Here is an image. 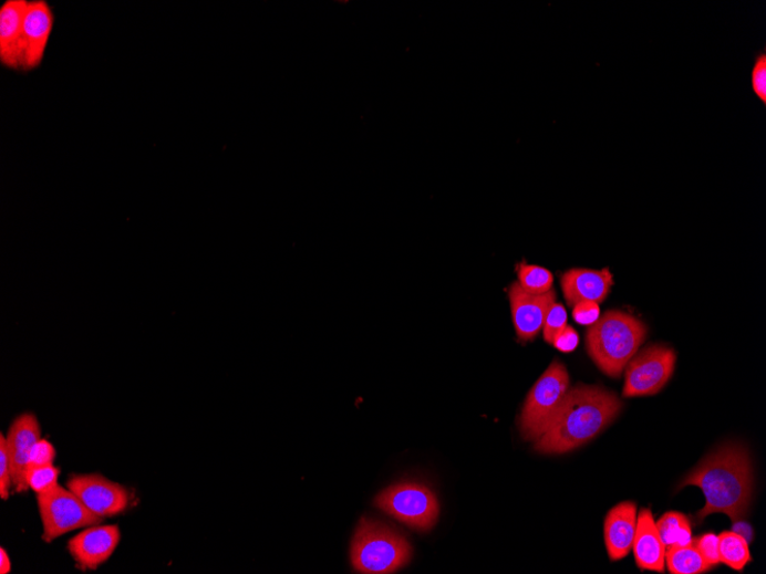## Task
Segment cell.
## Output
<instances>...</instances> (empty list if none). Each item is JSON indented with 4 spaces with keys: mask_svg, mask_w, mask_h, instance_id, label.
Returning <instances> with one entry per match:
<instances>
[{
    "mask_svg": "<svg viewBox=\"0 0 766 574\" xmlns=\"http://www.w3.org/2000/svg\"><path fill=\"white\" fill-rule=\"evenodd\" d=\"M753 469L748 451L742 445H726L690 472L679 490L696 487L704 492L706 504L695 519L704 522L722 513L732 522L743 520L753 497Z\"/></svg>",
    "mask_w": 766,
    "mask_h": 574,
    "instance_id": "1",
    "label": "cell"
},
{
    "mask_svg": "<svg viewBox=\"0 0 766 574\" xmlns=\"http://www.w3.org/2000/svg\"><path fill=\"white\" fill-rule=\"evenodd\" d=\"M622 406L617 395L598 387L569 389L549 428L535 440V450L563 455L581 448L615 420Z\"/></svg>",
    "mask_w": 766,
    "mask_h": 574,
    "instance_id": "2",
    "label": "cell"
},
{
    "mask_svg": "<svg viewBox=\"0 0 766 574\" xmlns=\"http://www.w3.org/2000/svg\"><path fill=\"white\" fill-rule=\"evenodd\" d=\"M646 334L640 319L622 311H608L587 333L588 354L605 375L620 377Z\"/></svg>",
    "mask_w": 766,
    "mask_h": 574,
    "instance_id": "3",
    "label": "cell"
},
{
    "mask_svg": "<svg viewBox=\"0 0 766 574\" xmlns=\"http://www.w3.org/2000/svg\"><path fill=\"white\" fill-rule=\"evenodd\" d=\"M350 557L360 573L390 574L410 562L412 547L403 535L389 525L363 519L351 542Z\"/></svg>",
    "mask_w": 766,
    "mask_h": 574,
    "instance_id": "4",
    "label": "cell"
},
{
    "mask_svg": "<svg viewBox=\"0 0 766 574\" xmlns=\"http://www.w3.org/2000/svg\"><path fill=\"white\" fill-rule=\"evenodd\" d=\"M569 392L567 368L555 362L536 382L521 413V434L536 440L549 428Z\"/></svg>",
    "mask_w": 766,
    "mask_h": 574,
    "instance_id": "5",
    "label": "cell"
},
{
    "mask_svg": "<svg viewBox=\"0 0 766 574\" xmlns=\"http://www.w3.org/2000/svg\"><path fill=\"white\" fill-rule=\"evenodd\" d=\"M375 505L408 528L431 530L438 518V501L431 489L417 483H401L382 491Z\"/></svg>",
    "mask_w": 766,
    "mask_h": 574,
    "instance_id": "6",
    "label": "cell"
},
{
    "mask_svg": "<svg viewBox=\"0 0 766 574\" xmlns=\"http://www.w3.org/2000/svg\"><path fill=\"white\" fill-rule=\"evenodd\" d=\"M38 503L43 524V540L50 542L79 529L99 525L104 519L94 515L69 488L55 487L39 494Z\"/></svg>",
    "mask_w": 766,
    "mask_h": 574,
    "instance_id": "7",
    "label": "cell"
},
{
    "mask_svg": "<svg viewBox=\"0 0 766 574\" xmlns=\"http://www.w3.org/2000/svg\"><path fill=\"white\" fill-rule=\"evenodd\" d=\"M676 365L673 348L652 345L635 355L625 367L624 398L653 396L660 393Z\"/></svg>",
    "mask_w": 766,
    "mask_h": 574,
    "instance_id": "8",
    "label": "cell"
},
{
    "mask_svg": "<svg viewBox=\"0 0 766 574\" xmlns=\"http://www.w3.org/2000/svg\"><path fill=\"white\" fill-rule=\"evenodd\" d=\"M68 488L94 515L104 520L124 513L131 502L130 491L99 473L74 474Z\"/></svg>",
    "mask_w": 766,
    "mask_h": 574,
    "instance_id": "9",
    "label": "cell"
},
{
    "mask_svg": "<svg viewBox=\"0 0 766 574\" xmlns=\"http://www.w3.org/2000/svg\"><path fill=\"white\" fill-rule=\"evenodd\" d=\"M54 28V13L46 0H31L23 23L21 72L42 66Z\"/></svg>",
    "mask_w": 766,
    "mask_h": 574,
    "instance_id": "10",
    "label": "cell"
},
{
    "mask_svg": "<svg viewBox=\"0 0 766 574\" xmlns=\"http://www.w3.org/2000/svg\"><path fill=\"white\" fill-rule=\"evenodd\" d=\"M121 541L117 525H93L69 541V552L84 570H97L106 563Z\"/></svg>",
    "mask_w": 766,
    "mask_h": 574,
    "instance_id": "11",
    "label": "cell"
},
{
    "mask_svg": "<svg viewBox=\"0 0 766 574\" xmlns=\"http://www.w3.org/2000/svg\"><path fill=\"white\" fill-rule=\"evenodd\" d=\"M42 438L41 425L34 413H23L12 422L8 437V451L12 466L13 489L27 492L25 471L34 445Z\"/></svg>",
    "mask_w": 766,
    "mask_h": 574,
    "instance_id": "12",
    "label": "cell"
},
{
    "mask_svg": "<svg viewBox=\"0 0 766 574\" xmlns=\"http://www.w3.org/2000/svg\"><path fill=\"white\" fill-rule=\"evenodd\" d=\"M510 311L518 337L521 341L534 340L545 325L546 316L556 303V292L532 295L522 290L519 282L509 289Z\"/></svg>",
    "mask_w": 766,
    "mask_h": 574,
    "instance_id": "13",
    "label": "cell"
},
{
    "mask_svg": "<svg viewBox=\"0 0 766 574\" xmlns=\"http://www.w3.org/2000/svg\"><path fill=\"white\" fill-rule=\"evenodd\" d=\"M29 0H7L0 8V65L21 72L23 23Z\"/></svg>",
    "mask_w": 766,
    "mask_h": 574,
    "instance_id": "14",
    "label": "cell"
},
{
    "mask_svg": "<svg viewBox=\"0 0 766 574\" xmlns=\"http://www.w3.org/2000/svg\"><path fill=\"white\" fill-rule=\"evenodd\" d=\"M613 274L609 269H571L561 276V289L569 306L581 302L602 303L613 285Z\"/></svg>",
    "mask_w": 766,
    "mask_h": 574,
    "instance_id": "15",
    "label": "cell"
},
{
    "mask_svg": "<svg viewBox=\"0 0 766 574\" xmlns=\"http://www.w3.org/2000/svg\"><path fill=\"white\" fill-rule=\"evenodd\" d=\"M636 529V505L634 502H621L611 509L604 520V542L610 559L620 561L632 550Z\"/></svg>",
    "mask_w": 766,
    "mask_h": 574,
    "instance_id": "16",
    "label": "cell"
},
{
    "mask_svg": "<svg viewBox=\"0 0 766 574\" xmlns=\"http://www.w3.org/2000/svg\"><path fill=\"white\" fill-rule=\"evenodd\" d=\"M632 550L638 567L644 571L664 572L665 547L650 509H643L640 516H636Z\"/></svg>",
    "mask_w": 766,
    "mask_h": 574,
    "instance_id": "17",
    "label": "cell"
},
{
    "mask_svg": "<svg viewBox=\"0 0 766 574\" xmlns=\"http://www.w3.org/2000/svg\"><path fill=\"white\" fill-rule=\"evenodd\" d=\"M656 528L665 551L672 547L690 545L693 540L691 522L682 513L670 512L664 514L656 523Z\"/></svg>",
    "mask_w": 766,
    "mask_h": 574,
    "instance_id": "18",
    "label": "cell"
},
{
    "mask_svg": "<svg viewBox=\"0 0 766 574\" xmlns=\"http://www.w3.org/2000/svg\"><path fill=\"white\" fill-rule=\"evenodd\" d=\"M667 570L673 574H700L713 570L692 544L665 551Z\"/></svg>",
    "mask_w": 766,
    "mask_h": 574,
    "instance_id": "19",
    "label": "cell"
},
{
    "mask_svg": "<svg viewBox=\"0 0 766 574\" xmlns=\"http://www.w3.org/2000/svg\"><path fill=\"white\" fill-rule=\"evenodd\" d=\"M720 559L728 567L743 571L752 562L748 542L738 533L726 531L718 535Z\"/></svg>",
    "mask_w": 766,
    "mask_h": 574,
    "instance_id": "20",
    "label": "cell"
},
{
    "mask_svg": "<svg viewBox=\"0 0 766 574\" xmlns=\"http://www.w3.org/2000/svg\"><path fill=\"white\" fill-rule=\"evenodd\" d=\"M518 279L522 290L532 295L546 294L552 290L553 274L546 268L520 263Z\"/></svg>",
    "mask_w": 766,
    "mask_h": 574,
    "instance_id": "21",
    "label": "cell"
},
{
    "mask_svg": "<svg viewBox=\"0 0 766 574\" xmlns=\"http://www.w3.org/2000/svg\"><path fill=\"white\" fill-rule=\"evenodd\" d=\"M60 469L54 465L28 467L25 482L29 490L43 494L58 487Z\"/></svg>",
    "mask_w": 766,
    "mask_h": 574,
    "instance_id": "22",
    "label": "cell"
},
{
    "mask_svg": "<svg viewBox=\"0 0 766 574\" xmlns=\"http://www.w3.org/2000/svg\"><path fill=\"white\" fill-rule=\"evenodd\" d=\"M568 316L566 309L560 303H555L549 310L545 325H542V336L547 343L552 344L556 335L567 326Z\"/></svg>",
    "mask_w": 766,
    "mask_h": 574,
    "instance_id": "23",
    "label": "cell"
},
{
    "mask_svg": "<svg viewBox=\"0 0 766 574\" xmlns=\"http://www.w3.org/2000/svg\"><path fill=\"white\" fill-rule=\"evenodd\" d=\"M13 487L12 466L8 451L7 437L0 435V498L9 500Z\"/></svg>",
    "mask_w": 766,
    "mask_h": 574,
    "instance_id": "24",
    "label": "cell"
},
{
    "mask_svg": "<svg viewBox=\"0 0 766 574\" xmlns=\"http://www.w3.org/2000/svg\"><path fill=\"white\" fill-rule=\"evenodd\" d=\"M692 544L712 568L721 564L718 535L715 533L702 534L695 539L693 538Z\"/></svg>",
    "mask_w": 766,
    "mask_h": 574,
    "instance_id": "25",
    "label": "cell"
},
{
    "mask_svg": "<svg viewBox=\"0 0 766 574\" xmlns=\"http://www.w3.org/2000/svg\"><path fill=\"white\" fill-rule=\"evenodd\" d=\"M752 87L756 97L766 105V53L763 51L755 58L752 71Z\"/></svg>",
    "mask_w": 766,
    "mask_h": 574,
    "instance_id": "26",
    "label": "cell"
},
{
    "mask_svg": "<svg viewBox=\"0 0 766 574\" xmlns=\"http://www.w3.org/2000/svg\"><path fill=\"white\" fill-rule=\"evenodd\" d=\"M54 446L46 439H40L29 456L28 467L53 465L55 460Z\"/></svg>",
    "mask_w": 766,
    "mask_h": 574,
    "instance_id": "27",
    "label": "cell"
},
{
    "mask_svg": "<svg viewBox=\"0 0 766 574\" xmlns=\"http://www.w3.org/2000/svg\"><path fill=\"white\" fill-rule=\"evenodd\" d=\"M573 321L583 326L593 325L600 317V307L594 302H581L572 306Z\"/></svg>",
    "mask_w": 766,
    "mask_h": 574,
    "instance_id": "28",
    "label": "cell"
},
{
    "mask_svg": "<svg viewBox=\"0 0 766 574\" xmlns=\"http://www.w3.org/2000/svg\"><path fill=\"white\" fill-rule=\"evenodd\" d=\"M580 337L577 331L570 326L563 327L555 337L552 344L563 354H570L577 349Z\"/></svg>",
    "mask_w": 766,
    "mask_h": 574,
    "instance_id": "29",
    "label": "cell"
},
{
    "mask_svg": "<svg viewBox=\"0 0 766 574\" xmlns=\"http://www.w3.org/2000/svg\"><path fill=\"white\" fill-rule=\"evenodd\" d=\"M733 532L742 535L748 542V545L752 544L754 540V530L748 523L744 522L743 520L733 522Z\"/></svg>",
    "mask_w": 766,
    "mask_h": 574,
    "instance_id": "30",
    "label": "cell"
},
{
    "mask_svg": "<svg viewBox=\"0 0 766 574\" xmlns=\"http://www.w3.org/2000/svg\"><path fill=\"white\" fill-rule=\"evenodd\" d=\"M12 570V563L9 554L4 549H0V573L9 574Z\"/></svg>",
    "mask_w": 766,
    "mask_h": 574,
    "instance_id": "31",
    "label": "cell"
}]
</instances>
